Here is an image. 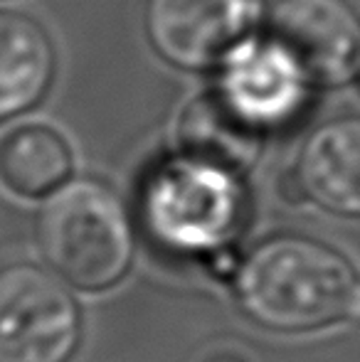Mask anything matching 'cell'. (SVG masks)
Segmentation results:
<instances>
[{
	"label": "cell",
	"instance_id": "obj_4",
	"mask_svg": "<svg viewBox=\"0 0 360 362\" xmlns=\"http://www.w3.org/2000/svg\"><path fill=\"white\" fill-rule=\"evenodd\" d=\"M262 18V0H146L151 47L180 69H210L245 42Z\"/></svg>",
	"mask_w": 360,
	"mask_h": 362
},
{
	"label": "cell",
	"instance_id": "obj_5",
	"mask_svg": "<svg viewBox=\"0 0 360 362\" xmlns=\"http://www.w3.org/2000/svg\"><path fill=\"white\" fill-rule=\"evenodd\" d=\"M269 42L311 84L341 86L360 72V15L348 0H277Z\"/></svg>",
	"mask_w": 360,
	"mask_h": 362
},
{
	"label": "cell",
	"instance_id": "obj_11",
	"mask_svg": "<svg viewBox=\"0 0 360 362\" xmlns=\"http://www.w3.org/2000/svg\"><path fill=\"white\" fill-rule=\"evenodd\" d=\"M308 76L274 42L247 57V67L232 72L225 89L260 121L277 126L291 119L306 99Z\"/></svg>",
	"mask_w": 360,
	"mask_h": 362
},
{
	"label": "cell",
	"instance_id": "obj_1",
	"mask_svg": "<svg viewBox=\"0 0 360 362\" xmlns=\"http://www.w3.org/2000/svg\"><path fill=\"white\" fill-rule=\"evenodd\" d=\"M235 293L247 318L262 328L311 333L356 318L360 281L333 247L301 234H279L247 254Z\"/></svg>",
	"mask_w": 360,
	"mask_h": 362
},
{
	"label": "cell",
	"instance_id": "obj_3",
	"mask_svg": "<svg viewBox=\"0 0 360 362\" xmlns=\"http://www.w3.org/2000/svg\"><path fill=\"white\" fill-rule=\"evenodd\" d=\"M82 313L52 274L35 264L0 267V362H69Z\"/></svg>",
	"mask_w": 360,
	"mask_h": 362
},
{
	"label": "cell",
	"instance_id": "obj_9",
	"mask_svg": "<svg viewBox=\"0 0 360 362\" xmlns=\"http://www.w3.org/2000/svg\"><path fill=\"white\" fill-rule=\"evenodd\" d=\"M54 76V47L42 25L0 10V121L37 106Z\"/></svg>",
	"mask_w": 360,
	"mask_h": 362
},
{
	"label": "cell",
	"instance_id": "obj_7",
	"mask_svg": "<svg viewBox=\"0 0 360 362\" xmlns=\"http://www.w3.org/2000/svg\"><path fill=\"white\" fill-rule=\"evenodd\" d=\"M262 126L230 91L200 94L180 116L178 136L187 160L227 175H242L257 163L265 146Z\"/></svg>",
	"mask_w": 360,
	"mask_h": 362
},
{
	"label": "cell",
	"instance_id": "obj_8",
	"mask_svg": "<svg viewBox=\"0 0 360 362\" xmlns=\"http://www.w3.org/2000/svg\"><path fill=\"white\" fill-rule=\"evenodd\" d=\"M303 195L341 217H360V116L316 126L296 160Z\"/></svg>",
	"mask_w": 360,
	"mask_h": 362
},
{
	"label": "cell",
	"instance_id": "obj_10",
	"mask_svg": "<svg viewBox=\"0 0 360 362\" xmlns=\"http://www.w3.org/2000/svg\"><path fill=\"white\" fill-rule=\"evenodd\" d=\"M72 175V148L57 129L25 124L0 139V182L25 200L57 192Z\"/></svg>",
	"mask_w": 360,
	"mask_h": 362
},
{
	"label": "cell",
	"instance_id": "obj_2",
	"mask_svg": "<svg viewBox=\"0 0 360 362\" xmlns=\"http://www.w3.org/2000/svg\"><path fill=\"white\" fill-rule=\"evenodd\" d=\"M47 264L72 286L106 291L126 276L134 229L121 200L106 185L79 180L50 200L37 224Z\"/></svg>",
	"mask_w": 360,
	"mask_h": 362
},
{
	"label": "cell",
	"instance_id": "obj_12",
	"mask_svg": "<svg viewBox=\"0 0 360 362\" xmlns=\"http://www.w3.org/2000/svg\"><path fill=\"white\" fill-rule=\"evenodd\" d=\"M358 74H360V72H358Z\"/></svg>",
	"mask_w": 360,
	"mask_h": 362
},
{
	"label": "cell",
	"instance_id": "obj_6",
	"mask_svg": "<svg viewBox=\"0 0 360 362\" xmlns=\"http://www.w3.org/2000/svg\"><path fill=\"white\" fill-rule=\"evenodd\" d=\"M232 177L195 160L161 170L149 187L153 232L170 247H215L232 232L240 212Z\"/></svg>",
	"mask_w": 360,
	"mask_h": 362
}]
</instances>
